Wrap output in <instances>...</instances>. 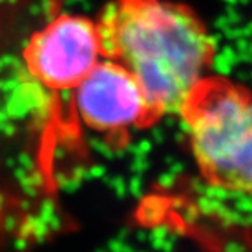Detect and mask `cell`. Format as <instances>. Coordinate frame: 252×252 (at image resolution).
I'll return each instance as SVG.
<instances>
[{"mask_svg":"<svg viewBox=\"0 0 252 252\" xmlns=\"http://www.w3.org/2000/svg\"><path fill=\"white\" fill-rule=\"evenodd\" d=\"M73 92L78 116L93 131L146 129L158 122L138 81L113 60H100Z\"/></svg>","mask_w":252,"mask_h":252,"instance_id":"cell-4","label":"cell"},{"mask_svg":"<svg viewBox=\"0 0 252 252\" xmlns=\"http://www.w3.org/2000/svg\"><path fill=\"white\" fill-rule=\"evenodd\" d=\"M96 25L102 58L131 71L158 120L179 116L216 57L201 17L172 0H110Z\"/></svg>","mask_w":252,"mask_h":252,"instance_id":"cell-1","label":"cell"},{"mask_svg":"<svg viewBox=\"0 0 252 252\" xmlns=\"http://www.w3.org/2000/svg\"><path fill=\"white\" fill-rule=\"evenodd\" d=\"M23 60L41 85L65 92L75 90L100 60L96 20L78 14H61L32 33Z\"/></svg>","mask_w":252,"mask_h":252,"instance_id":"cell-3","label":"cell"},{"mask_svg":"<svg viewBox=\"0 0 252 252\" xmlns=\"http://www.w3.org/2000/svg\"><path fill=\"white\" fill-rule=\"evenodd\" d=\"M194 163L205 183L252 196V93L234 81L205 76L181 113Z\"/></svg>","mask_w":252,"mask_h":252,"instance_id":"cell-2","label":"cell"}]
</instances>
